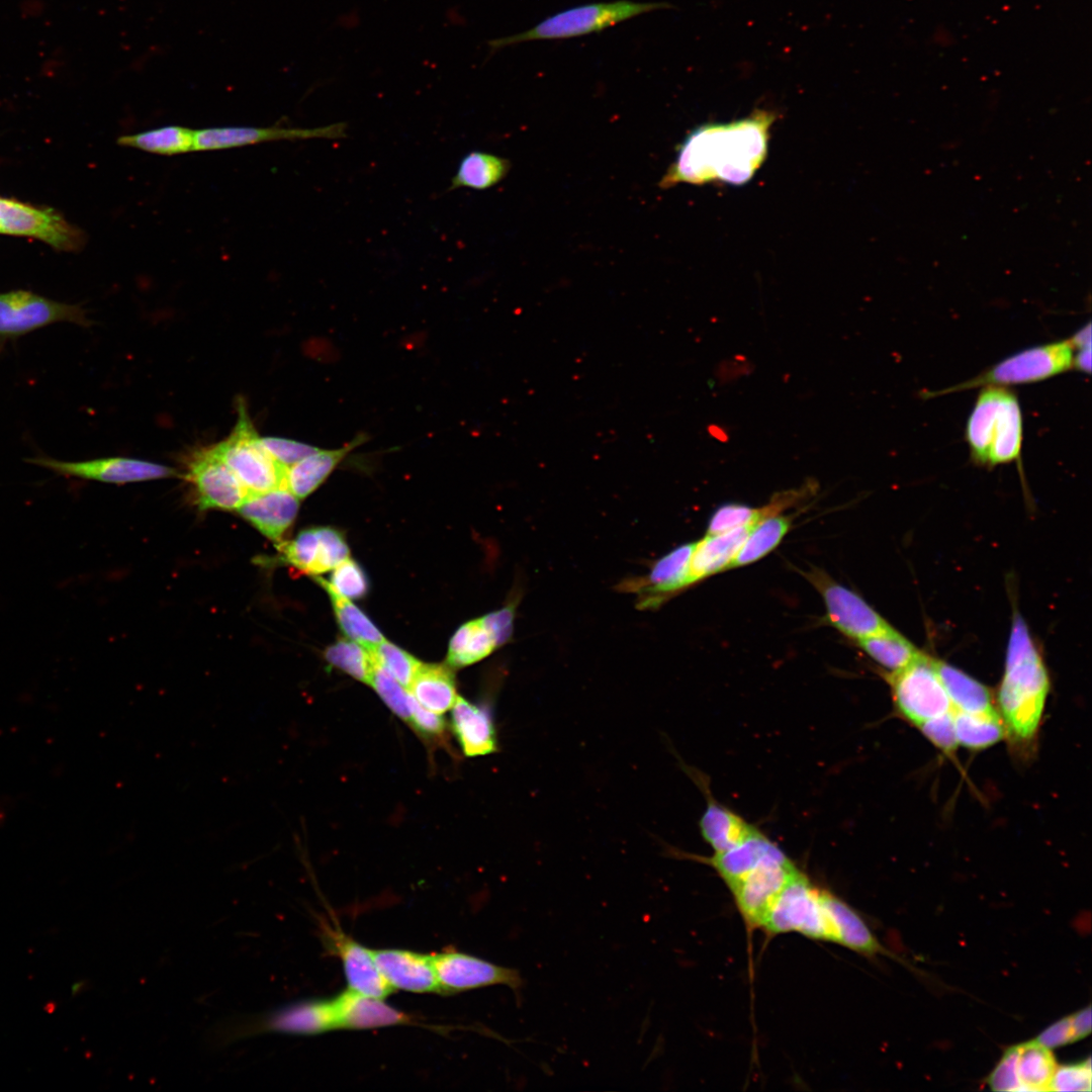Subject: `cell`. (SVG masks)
I'll return each instance as SVG.
<instances>
[{"label": "cell", "mask_w": 1092, "mask_h": 1092, "mask_svg": "<svg viewBox=\"0 0 1092 1092\" xmlns=\"http://www.w3.org/2000/svg\"><path fill=\"white\" fill-rule=\"evenodd\" d=\"M760 928L769 934L798 932L813 939L835 941L822 890L800 871L781 890Z\"/></svg>", "instance_id": "7"}, {"label": "cell", "mask_w": 1092, "mask_h": 1092, "mask_svg": "<svg viewBox=\"0 0 1092 1092\" xmlns=\"http://www.w3.org/2000/svg\"><path fill=\"white\" fill-rule=\"evenodd\" d=\"M497 647L493 636L483 623L482 618L463 624L455 632L449 643L447 663L452 667H463L475 663Z\"/></svg>", "instance_id": "36"}, {"label": "cell", "mask_w": 1092, "mask_h": 1092, "mask_svg": "<svg viewBox=\"0 0 1092 1092\" xmlns=\"http://www.w3.org/2000/svg\"><path fill=\"white\" fill-rule=\"evenodd\" d=\"M326 939L343 964L349 990L378 999L393 991L380 973L371 949L339 930L328 929Z\"/></svg>", "instance_id": "18"}, {"label": "cell", "mask_w": 1092, "mask_h": 1092, "mask_svg": "<svg viewBox=\"0 0 1092 1092\" xmlns=\"http://www.w3.org/2000/svg\"><path fill=\"white\" fill-rule=\"evenodd\" d=\"M856 642L867 655L887 669L888 672H894L905 667L922 653L894 627L856 640Z\"/></svg>", "instance_id": "32"}, {"label": "cell", "mask_w": 1092, "mask_h": 1092, "mask_svg": "<svg viewBox=\"0 0 1092 1092\" xmlns=\"http://www.w3.org/2000/svg\"><path fill=\"white\" fill-rule=\"evenodd\" d=\"M330 584L347 599H362L369 590V580L363 568L354 560L347 558L337 565L331 575Z\"/></svg>", "instance_id": "43"}, {"label": "cell", "mask_w": 1092, "mask_h": 1092, "mask_svg": "<svg viewBox=\"0 0 1092 1092\" xmlns=\"http://www.w3.org/2000/svg\"><path fill=\"white\" fill-rule=\"evenodd\" d=\"M777 844L758 829L735 847L711 856L674 851L675 856L686 857L712 867L728 889L753 870Z\"/></svg>", "instance_id": "22"}, {"label": "cell", "mask_w": 1092, "mask_h": 1092, "mask_svg": "<svg viewBox=\"0 0 1092 1092\" xmlns=\"http://www.w3.org/2000/svg\"><path fill=\"white\" fill-rule=\"evenodd\" d=\"M346 123L337 122L312 128L279 126H214L195 129V151H216L279 141L343 139Z\"/></svg>", "instance_id": "16"}, {"label": "cell", "mask_w": 1092, "mask_h": 1092, "mask_svg": "<svg viewBox=\"0 0 1092 1092\" xmlns=\"http://www.w3.org/2000/svg\"><path fill=\"white\" fill-rule=\"evenodd\" d=\"M408 705L411 710V719L413 727L418 730L423 736L427 737H440L445 732V721L437 713L432 712L410 695Z\"/></svg>", "instance_id": "48"}, {"label": "cell", "mask_w": 1092, "mask_h": 1092, "mask_svg": "<svg viewBox=\"0 0 1092 1092\" xmlns=\"http://www.w3.org/2000/svg\"><path fill=\"white\" fill-rule=\"evenodd\" d=\"M798 871L777 845L753 870L729 888L749 928L761 927L777 896Z\"/></svg>", "instance_id": "10"}, {"label": "cell", "mask_w": 1092, "mask_h": 1092, "mask_svg": "<svg viewBox=\"0 0 1092 1092\" xmlns=\"http://www.w3.org/2000/svg\"><path fill=\"white\" fill-rule=\"evenodd\" d=\"M326 660L355 679L370 685L375 659L369 649L350 640L340 639L325 651Z\"/></svg>", "instance_id": "39"}, {"label": "cell", "mask_w": 1092, "mask_h": 1092, "mask_svg": "<svg viewBox=\"0 0 1092 1092\" xmlns=\"http://www.w3.org/2000/svg\"><path fill=\"white\" fill-rule=\"evenodd\" d=\"M670 8L665 2L617 0L582 4L552 14L533 27L488 42L492 51L533 40H554L583 36L638 15Z\"/></svg>", "instance_id": "4"}, {"label": "cell", "mask_w": 1092, "mask_h": 1092, "mask_svg": "<svg viewBox=\"0 0 1092 1092\" xmlns=\"http://www.w3.org/2000/svg\"><path fill=\"white\" fill-rule=\"evenodd\" d=\"M781 504L756 509L742 504L729 503L719 507L711 517L707 534H718L743 526H753L761 519L779 514Z\"/></svg>", "instance_id": "40"}, {"label": "cell", "mask_w": 1092, "mask_h": 1092, "mask_svg": "<svg viewBox=\"0 0 1092 1092\" xmlns=\"http://www.w3.org/2000/svg\"><path fill=\"white\" fill-rule=\"evenodd\" d=\"M57 323L92 325L79 304L56 301L27 290L0 293V353L9 342Z\"/></svg>", "instance_id": "9"}, {"label": "cell", "mask_w": 1092, "mask_h": 1092, "mask_svg": "<svg viewBox=\"0 0 1092 1092\" xmlns=\"http://www.w3.org/2000/svg\"><path fill=\"white\" fill-rule=\"evenodd\" d=\"M315 579L329 594L338 623L347 637L367 649L384 640L376 626L349 599L336 592L329 581L322 577Z\"/></svg>", "instance_id": "37"}, {"label": "cell", "mask_w": 1092, "mask_h": 1092, "mask_svg": "<svg viewBox=\"0 0 1092 1092\" xmlns=\"http://www.w3.org/2000/svg\"><path fill=\"white\" fill-rule=\"evenodd\" d=\"M514 607L507 606L482 617L483 623L493 636L496 646L507 642L512 634Z\"/></svg>", "instance_id": "50"}, {"label": "cell", "mask_w": 1092, "mask_h": 1092, "mask_svg": "<svg viewBox=\"0 0 1092 1092\" xmlns=\"http://www.w3.org/2000/svg\"><path fill=\"white\" fill-rule=\"evenodd\" d=\"M790 527V518L779 514L761 519L752 526L728 568L744 566L765 556L780 544Z\"/></svg>", "instance_id": "34"}, {"label": "cell", "mask_w": 1092, "mask_h": 1092, "mask_svg": "<svg viewBox=\"0 0 1092 1092\" xmlns=\"http://www.w3.org/2000/svg\"><path fill=\"white\" fill-rule=\"evenodd\" d=\"M1017 1055L1018 1044L1011 1045L1004 1051L1001 1059L986 1079V1083L991 1090L998 1092L1020 1091L1016 1071Z\"/></svg>", "instance_id": "45"}, {"label": "cell", "mask_w": 1092, "mask_h": 1092, "mask_svg": "<svg viewBox=\"0 0 1092 1092\" xmlns=\"http://www.w3.org/2000/svg\"><path fill=\"white\" fill-rule=\"evenodd\" d=\"M338 1028L372 1029L412 1022V1018L382 999L348 990L333 999Z\"/></svg>", "instance_id": "21"}, {"label": "cell", "mask_w": 1092, "mask_h": 1092, "mask_svg": "<svg viewBox=\"0 0 1092 1092\" xmlns=\"http://www.w3.org/2000/svg\"><path fill=\"white\" fill-rule=\"evenodd\" d=\"M1035 1040L1051 1050L1075 1042L1070 1015L1048 1026Z\"/></svg>", "instance_id": "49"}, {"label": "cell", "mask_w": 1092, "mask_h": 1092, "mask_svg": "<svg viewBox=\"0 0 1092 1092\" xmlns=\"http://www.w3.org/2000/svg\"><path fill=\"white\" fill-rule=\"evenodd\" d=\"M822 901L829 915L836 943L868 957L886 954L892 958L876 938L862 918L844 901L822 890Z\"/></svg>", "instance_id": "24"}, {"label": "cell", "mask_w": 1092, "mask_h": 1092, "mask_svg": "<svg viewBox=\"0 0 1092 1092\" xmlns=\"http://www.w3.org/2000/svg\"><path fill=\"white\" fill-rule=\"evenodd\" d=\"M698 784L707 796V807L699 826L704 840L714 849V852L737 846L757 830L741 816L718 803L709 794L708 789H704L701 783Z\"/></svg>", "instance_id": "26"}, {"label": "cell", "mask_w": 1092, "mask_h": 1092, "mask_svg": "<svg viewBox=\"0 0 1092 1092\" xmlns=\"http://www.w3.org/2000/svg\"><path fill=\"white\" fill-rule=\"evenodd\" d=\"M1074 352L1070 338L1029 347L1008 356L972 379L939 391H929L924 396H938L987 385L1008 387L1042 381L1073 369Z\"/></svg>", "instance_id": "5"}, {"label": "cell", "mask_w": 1092, "mask_h": 1092, "mask_svg": "<svg viewBox=\"0 0 1092 1092\" xmlns=\"http://www.w3.org/2000/svg\"><path fill=\"white\" fill-rule=\"evenodd\" d=\"M238 419L232 433L212 445L248 493L286 488L287 467L279 464L261 443L244 400L238 402Z\"/></svg>", "instance_id": "6"}, {"label": "cell", "mask_w": 1092, "mask_h": 1092, "mask_svg": "<svg viewBox=\"0 0 1092 1092\" xmlns=\"http://www.w3.org/2000/svg\"><path fill=\"white\" fill-rule=\"evenodd\" d=\"M373 959L392 989L440 992L432 956L403 949H374Z\"/></svg>", "instance_id": "20"}, {"label": "cell", "mask_w": 1092, "mask_h": 1092, "mask_svg": "<svg viewBox=\"0 0 1092 1092\" xmlns=\"http://www.w3.org/2000/svg\"><path fill=\"white\" fill-rule=\"evenodd\" d=\"M186 465L200 510L237 511L247 497L248 491L213 446L194 452Z\"/></svg>", "instance_id": "13"}, {"label": "cell", "mask_w": 1092, "mask_h": 1092, "mask_svg": "<svg viewBox=\"0 0 1092 1092\" xmlns=\"http://www.w3.org/2000/svg\"><path fill=\"white\" fill-rule=\"evenodd\" d=\"M118 145L151 154L175 156L195 151V129L164 125L118 138Z\"/></svg>", "instance_id": "30"}, {"label": "cell", "mask_w": 1092, "mask_h": 1092, "mask_svg": "<svg viewBox=\"0 0 1092 1092\" xmlns=\"http://www.w3.org/2000/svg\"><path fill=\"white\" fill-rule=\"evenodd\" d=\"M451 718L453 731L465 755H486L497 750L493 718L486 706L457 697Z\"/></svg>", "instance_id": "23"}, {"label": "cell", "mask_w": 1092, "mask_h": 1092, "mask_svg": "<svg viewBox=\"0 0 1092 1092\" xmlns=\"http://www.w3.org/2000/svg\"><path fill=\"white\" fill-rule=\"evenodd\" d=\"M441 994H455L492 985L518 991L523 979L518 970L457 951L432 954Z\"/></svg>", "instance_id": "15"}, {"label": "cell", "mask_w": 1092, "mask_h": 1092, "mask_svg": "<svg viewBox=\"0 0 1092 1092\" xmlns=\"http://www.w3.org/2000/svg\"><path fill=\"white\" fill-rule=\"evenodd\" d=\"M934 660L922 652L908 665L886 676L896 711L916 728L951 711Z\"/></svg>", "instance_id": "8"}, {"label": "cell", "mask_w": 1092, "mask_h": 1092, "mask_svg": "<svg viewBox=\"0 0 1092 1092\" xmlns=\"http://www.w3.org/2000/svg\"><path fill=\"white\" fill-rule=\"evenodd\" d=\"M407 690L419 704L437 714L452 708L457 698L453 672L441 664L421 663Z\"/></svg>", "instance_id": "29"}, {"label": "cell", "mask_w": 1092, "mask_h": 1092, "mask_svg": "<svg viewBox=\"0 0 1092 1092\" xmlns=\"http://www.w3.org/2000/svg\"><path fill=\"white\" fill-rule=\"evenodd\" d=\"M278 548L284 561L308 574L334 569L349 556L343 534L331 527L304 529Z\"/></svg>", "instance_id": "17"}, {"label": "cell", "mask_w": 1092, "mask_h": 1092, "mask_svg": "<svg viewBox=\"0 0 1092 1092\" xmlns=\"http://www.w3.org/2000/svg\"><path fill=\"white\" fill-rule=\"evenodd\" d=\"M24 461L48 469L58 476L116 484L168 478L177 474L169 466L128 457L64 461L38 454L25 458Z\"/></svg>", "instance_id": "12"}, {"label": "cell", "mask_w": 1092, "mask_h": 1092, "mask_svg": "<svg viewBox=\"0 0 1092 1092\" xmlns=\"http://www.w3.org/2000/svg\"><path fill=\"white\" fill-rule=\"evenodd\" d=\"M935 667L946 690L951 710L969 713L997 711L989 689L965 671L935 658Z\"/></svg>", "instance_id": "28"}, {"label": "cell", "mask_w": 1092, "mask_h": 1092, "mask_svg": "<svg viewBox=\"0 0 1092 1092\" xmlns=\"http://www.w3.org/2000/svg\"><path fill=\"white\" fill-rule=\"evenodd\" d=\"M375 661L402 687H410L421 662L398 646L383 640L369 649Z\"/></svg>", "instance_id": "41"}, {"label": "cell", "mask_w": 1092, "mask_h": 1092, "mask_svg": "<svg viewBox=\"0 0 1092 1092\" xmlns=\"http://www.w3.org/2000/svg\"><path fill=\"white\" fill-rule=\"evenodd\" d=\"M965 438L971 460L978 466L1020 464L1023 417L1017 394L1006 386H982L967 420Z\"/></svg>", "instance_id": "3"}, {"label": "cell", "mask_w": 1092, "mask_h": 1092, "mask_svg": "<svg viewBox=\"0 0 1092 1092\" xmlns=\"http://www.w3.org/2000/svg\"><path fill=\"white\" fill-rule=\"evenodd\" d=\"M1051 690L1049 672L1020 614L1012 618L1003 676L995 706L1005 737L1022 755L1033 751Z\"/></svg>", "instance_id": "2"}, {"label": "cell", "mask_w": 1092, "mask_h": 1092, "mask_svg": "<svg viewBox=\"0 0 1092 1092\" xmlns=\"http://www.w3.org/2000/svg\"><path fill=\"white\" fill-rule=\"evenodd\" d=\"M1057 1066L1051 1049L1035 1039L1019 1043L1016 1071L1020 1091H1049Z\"/></svg>", "instance_id": "35"}, {"label": "cell", "mask_w": 1092, "mask_h": 1092, "mask_svg": "<svg viewBox=\"0 0 1092 1092\" xmlns=\"http://www.w3.org/2000/svg\"><path fill=\"white\" fill-rule=\"evenodd\" d=\"M752 526H743L718 534H707L695 543L689 569L692 584L727 569Z\"/></svg>", "instance_id": "25"}, {"label": "cell", "mask_w": 1092, "mask_h": 1092, "mask_svg": "<svg viewBox=\"0 0 1092 1092\" xmlns=\"http://www.w3.org/2000/svg\"><path fill=\"white\" fill-rule=\"evenodd\" d=\"M922 734L943 752H953L959 746L951 711L929 720L918 727Z\"/></svg>", "instance_id": "47"}, {"label": "cell", "mask_w": 1092, "mask_h": 1092, "mask_svg": "<svg viewBox=\"0 0 1092 1092\" xmlns=\"http://www.w3.org/2000/svg\"><path fill=\"white\" fill-rule=\"evenodd\" d=\"M370 686L374 688L383 702L394 714L410 722V694H406L402 689V686L377 662L374 666Z\"/></svg>", "instance_id": "42"}, {"label": "cell", "mask_w": 1092, "mask_h": 1092, "mask_svg": "<svg viewBox=\"0 0 1092 1092\" xmlns=\"http://www.w3.org/2000/svg\"><path fill=\"white\" fill-rule=\"evenodd\" d=\"M360 443L359 437L344 447L318 449L286 469V488L298 499L313 492L345 456Z\"/></svg>", "instance_id": "27"}, {"label": "cell", "mask_w": 1092, "mask_h": 1092, "mask_svg": "<svg viewBox=\"0 0 1092 1092\" xmlns=\"http://www.w3.org/2000/svg\"><path fill=\"white\" fill-rule=\"evenodd\" d=\"M299 508V499L287 488L248 493L237 510L261 534L274 542L293 524Z\"/></svg>", "instance_id": "19"}, {"label": "cell", "mask_w": 1092, "mask_h": 1092, "mask_svg": "<svg viewBox=\"0 0 1092 1092\" xmlns=\"http://www.w3.org/2000/svg\"><path fill=\"white\" fill-rule=\"evenodd\" d=\"M1073 369L1079 372L1090 373L1091 371V345L1075 349L1073 357Z\"/></svg>", "instance_id": "52"}, {"label": "cell", "mask_w": 1092, "mask_h": 1092, "mask_svg": "<svg viewBox=\"0 0 1092 1092\" xmlns=\"http://www.w3.org/2000/svg\"><path fill=\"white\" fill-rule=\"evenodd\" d=\"M1091 1060L1057 1066L1049 1091H1090Z\"/></svg>", "instance_id": "44"}, {"label": "cell", "mask_w": 1092, "mask_h": 1092, "mask_svg": "<svg viewBox=\"0 0 1092 1092\" xmlns=\"http://www.w3.org/2000/svg\"><path fill=\"white\" fill-rule=\"evenodd\" d=\"M261 443L279 464L289 467L320 448L295 440L279 437H260Z\"/></svg>", "instance_id": "46"}, {"label": "cell", "mask_w": 1092, "mask_h": 1092, "mask_svg": "<svg viewBox=\"0 0 1092 1092\" xmlns=\"http://www.w3.org/2000/svg\"><path fill=\"white\" fill-rule=\"evenodd\" d=\"M0 233L36 238L62 251H78L85 244L83 232L56 211L5 198H0Z\"/></svg>", "instance_id": "14"}, {"label": "cell", "mask_w": 1092, "mask_h": 1092, "mask_svg": "<svg viewBox=\"0 0 1092 1092\" xmlns=\"http://www.w3.org/2000/svg\"><path fill=\"white\" fill-rule=\"evenodd\" d=\"M959 745L972 750L990 747L1005 737V729L997 711L969 713L951 710Z\"/></svg>", "instance_id": "33"}, {"label": "cell", "mask_w": 1092, "mask_h": 1092, "mask_svg": "<svg viewBox=\"0 0 1092 1092\" xmlns=\"http://www.w3.org/2000/svg\"><path fill=\"white\" fill-rule=\"evenodd\" d=\"M1075 1041L1091 1033V1006L1088 1005L1070 1015Z\"/></svg>", "instance_id": "51"}, {"label": "cell", "mask_w": 1092, "mask_h": 1092, "mask_svg": "<svg viewBox=\"0 0 1092 1092\" xmlns=\"http://www.w3.org/2000/svg\"><path fill=\"white\" fill-rule=\"evenodd\" d=\"M510 170V162L498 156L473 151L460 161L448 190L471 188L484 190L502 181Z\"/></svg>", "instance_id": "31"}, {"label": "cell", "mask_w": 1092, "mask_h": 1092, "mask_svg": "<svg viewBox=\"0 0 1092 1092\" xmlns=\"http://www.w3.org/2000/svg\"><path fill=\"white\" fill-rule=\"evenodd\" d=\"M775 119L772 112L756 110L739 120L707 123L695 128L679 145L659 186L747 183L767 156L769 130Z\"/></svg>", "instance_id": "1"}, {"label": "cell", "mask_w": 1092, "mask_h": 1092, "mask_svg": "<svg viewBox=\"0 0 1092 1092\" xmlns=\"http://www.w3.org/2000/svg\"><path fill=\"white\" fill-rule=\"evenodd\" d=\"M695 543L684 544L655 562L644 582H636L651 593H671L689 583V569Z\"/></svg>", "instance_id": "38"}, {"label": "cell", "mask_w": 1092, "mask_h": 1092, "mask_svg": "<svg viewBox=\"0 0 1092 1092\" xmlns=\"http://www.w3.org/2000/svg\"><path fill=\"white\" fill-rule=\"evenodd\" d=\"M823 598L829 623L843 635L859 640L892 626L860 596L818 568L804 572Z\"/></svg>", "instance_id": "11"}]
</instances>
